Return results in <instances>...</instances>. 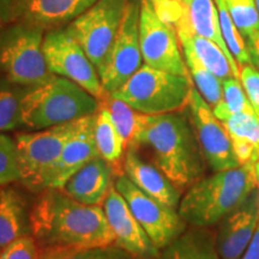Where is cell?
Here are the masks:
<instances>
[{
  "label": "cell",
  "instance_id": "cell-1",
  "mask_svg": "<svg viewBox=\"0 0 259 259\" xmlns=\"http://www.w3.org/2000/svg\"><path fill=\"white\" fill-rule=\"evenodd\" d=\"M29 212V229L44 247H101L115 244L101 205H88L63 190L40 192Z\"/></svg>",
  "mask_w": 259,
  "mask_h": 259
},
{
  "label": "cell",
  "instance_id": "cell-2",
  "mask_svg": "<svg viewBox=\"0 0 259 259\" xmlns=\"http://www.w3.org/2000/svg\"><path fill=\"white\" fill-rule=\"evenodd\" d=\"M148 147L155 166L179 190L197 183L204 173V157L191 121L173 112L142 115L127 147Z\"/></svg>",
  "mask_w": 259,
  "mask_h": 259
},
{
  "label": "cell",
  "instance_id": "cell-3",
  "mask_svg": "<svg viewBox=\"0 0 259 259\" xmlns=\"http://www.w3.org/2000/svg\"><path fill=\"white\" fill-rule=\"evenodd\" d=\"M255 187L254 164L215 171L190 186L178 212L192 227L209 228L221 222Z\"/></svg>",
  "mask_w": 259,
  "mask_h": 259
},
{
  "label": "cell",
  "instance_id": "cell-4",
  "mask_svg": "<svg viewBox=\"0 0 259 259\" xmlns=\"http://www.w3.org/2000/svg\"><path fill=\"white\" fill-rule=\"evenodd\" d=\"M100 101L82 87L53 74L47 82L25 90L22 121L32 130H45L96 114Z\"/></svg>",
  "mask_w": 259,
  "mask_h": 259
},
{
  "label": "cell",
  "instance_id": "cell-5",
  "mask_svg": "<svg viewBox=\"0 0 259 259\" xmlns=\"http://www.w3.org/2000/svg\"><path fill=\"white\" fill-rule=\"evenodd\" d=\"M193 89L191 77L142 67L112 95L147 115L179 112L189 105Z\"/></svg>",
  "mask_w": 259,
  "mask_h": 259
},
{
  "label": "cell",
  "instance_id": "cell-6",
  "mask_svg": "<svg viewBox=\"0 0 259 259\" xmlns=\"http://www.w3.org/2000/svg\"><path fill=\"white\" fill-rule=\"evenodd\" d=\"M44 30L25 23L8 28L0 34V69L11 83L31 88L53 76L42 50Z\"/></svg>",
  "mask_w": 259,
  "mask_h": 259
},
{
  "label": "cell",
  "instance_id": "cell-7",
  "mask_svg": "<svg viewBox=\"0 0 259 259\" xmlns=\"http://www.w3.org/2000/svg\"><path fill=\"white\" fill-rule=\"evenodd\" d=\"M83 118L31 134L16 136L21 181L32 192H40L45 174L56 163L67 141L76 134Z\"/></svg>",
  "mask_w": 259,
  "mask_h": 259
},
{
  "label": "cell",
  "instance_id": "cell-8",
  "mask_svg": "<svg viewBox=\"0 0 259 259\" xmlns=\"http://www.w3.org/2000/svg\"><path fill=\"white\" fill-rule=\"evenodd\" d=\"M128 0H97L92 8L67 27L95 65L97 72L105 66L124 18Z\"/></svg>",
  "mask_w": 259,
  "mask_h": 259
},
{
  "label": "cell",
  "instance_id": "cell-9",
  "mask_svg": "<svg viewBox=\"0 0 259 259\" xmlns=\"http://www.w3.org/2000/svg\"><path fill=\"white\" fill-rule=\"evenodd\" d=\"M42 50L53 74L77 83L99 101L109 94L103 89L95 65L67 29L52 30L45 35Z\"/></svg>",
  "mask_w": 259,
  "mask_h": 259
},
{
  "label": "cell",
  "instance_id": "cell-10",
  "mask_svg": "<svg viewBox=\"0 0 259 259\" xmlns=\"http://www.w3.org/2000/svg\"><path fill=\"white\" fill-rule=\"evenodd\" d=\"M114 186L124 197L136 220L143 227L158 250H163L181 233L185 232L186 222L177 209L162 204L144 193L125 174L116 178Z\"/></svg>",
  "mask_w": 259,
  "mask_h": 259
},
{
  "label": "cell",
  "instance_id": "cell-11",
  "mask_svg": "<svg viewBox=\"0 0 259 259\" xmlns=\"http://www.w3.org/2000/svg\"><path fill=\"white\" fill-rule=\"evenodd\" d=\"M139 42L145 65L190 77L185 59L181 56L176 28L158 17L151 0H141Z\"/></svg>",
  "mask_w": 259,
  "mask_h": 259
},
{
  "label": "cell",
  "instance_id": "cell-12",
  "mask_svg": "<svg viewBox=\"0 0 259 259\" xmlns=\"http://www.w3.org/2000/svg\"><path fill=\"white\" fill-rule=\"evenodd\" d=\"M139 16L141 0H128L111 53L99 72L107 93L112 94L121 88L143 65L139 42Z\"/></svg>",
  "mask_w": 259,
  "mask_h": 259
},
{
  "label": "cell",
  "instance_id": "cell-13",
  "mask_svg": "<svg viewBox=\"0 0 259 259\" xmlns=\"http://www.w3.org/2000/svg\"><path fill=\"white\" fill-rule=\"evenodd\" d=\"M190 121L206 163L213 171L239 167L228 132L221 120L213 114L198 90L193 87L189 105Z\"/></svg>",
  "mask_w": 259,
  "mask_h": 259
},
{
  "label": "cell",
  "instance_id": "cell-14",
  "mask_svg": "<svg viewBox=\"0 0 259 259\" xmlns=\"http://www.w3.org/2000/svg\"><path fill=\"white\" fill-rule=\"evenodd\" d=\"M102 208L115 235V246L122 248L135 259H156L160 250L153 244L143 227L139 225L130 210L124 197L118 192L114 184L103 200Z\"/></svg>",
  "mask_w": 259,
  "mask_h": 259
},
{
  "label": "cell",
  "instance_id": "cell-15",
  "mask_svg": "<svg viewBox=\"0 0 259 259\" xmlns=\"http://www.w3.org/2000/svg\"><path fill=\"white\" fill-rule=\"evenodd\" d=\"M100 157L95 141V114L84 116L77 132L61 151L56 163L45 174L40 192L61 190L67 180L94 158Z\"/></svg>",
  "mask_w": 259,
  "mask_h": 259
},
{
  "label": "cell",
  "instance_id": "cell-16",
  "mask_svg": "<svg viewBox=\"0 0 259 259\" xmlns=\"http://www.w3.org/2000/svg\"><path fill=\"white\" fill-rule=\"evenodd\" d=\"M259 222V189L248 194L220 222L216 245L221 259H241Z\"/></svg>",
  "mask_w": 259,
  "mask_h": 259
},
{
  "label": "cell",
  "instance_id": "cell-17",
  "mask_svg": "<svg viewBox=\"0 0 259 259\" xmlns=\"http://www.w3.org/2000/svg\"><path fill=\"white\" fill-rule=\"evenodd\" d=\"M124 174L144 193L170 208H179L181 190L174 185L163 171L139 156L137 148L127 147L124 160Z\"/></svg>",
  "mask_w": 259,
  "mask_h": 259
},
{
  "label": "cell",
  "instance_id": "cell-18",
  "mask_svg": "<svg viewBox=\"0 0 259 259\" xmlns=\"http://www.w3.org/2000/svg\"><path fill=\"white\" fill-rule=\"evenodd\" d=\"M112 164L101 156L96 157L74 173L61 190L80 203L100 205L112 186Z\"/></svg>",
  "mask_w": 259,
  "mask_h": 259
},
{
  "label": "cell",
  "instance_id": "cell-19",
  "mask_svg": "<svg viewBox=\"0 0 259 259\" xmlns=\"http://www.w3.org/2000/svg\"><path fill=\"white\" fill-rule=\"evenodd\" d=\"M97 0H22L25 23L42 29L56 28L73 21Z\"/></svg>",
  "mask_w": 259,
  "mask_h": 259
},
{
  "label": "cell",
  "instance_id": "cell-20",
  "mask_svg": "<svg viewBox=\"0 0 259 259\" xmlns=\"http://www.w3.org/2000/svg\"><path fill=\"white\" fill-rule=\"evenodd\" d=\"M185 14L187 24L191 30L199 36L215 42L228 58L235 78L240 79L239 65L234 57L232 56L231 51L227 47L225 38H223L221 25H220L219 11L213 4V0H190L185 5Z\"/></svg>",
  "mask_w": 259,
  "mask_h": 259
},
{
  "label": "cell",
  "instance_id": "cell-21",
  "mask_svg": "<svg viewBox=\"0 0 259 259\" xmlns=\"http://www.w3.org/2000/svg\"><path fill=\"white\" fill-rule=\"evenodd\" d=\"M180 45H187L204 66L212 74H215L220 80H226L234 77L232 71L231 63L221 48L215 42L209 38L199 36L196 32L191 30L186 21V14L174 25ZM235 78V77H234Z\"/></svg>",
  "mask_w": 259,
  "mask_h": 259
},
{
  "label": "cell",
  "instance_id": "cell-22",
  "mask_svg": "<svg viewBox=\"0 0 259 259\" xmlns=\"http://www.w3.org/2000/svg\"><path fill=\"white\" fill-rule=\"evenodd\" d=\"M222 122L231 137L239 164L257 163L259 161V119L255 113H239Z\"/></svg>",
  "mask_w": 259,
  "mask_h": 259
},
{
  "label": "cell",
  "instance_id": "cell-23",
  "mask_svg": "<svg viewBox=\"0 0 259 259\" xmlns=\"http://www.w3.org/2000/svg\"><path fill=\"white\" fill-rule=\"evenodd\" d=\"M158 259H221L216 235L208 228L193 227L163 248Z\"/></svg>",
  "mask_w": 259,
  "mask_h": 259
},
{
  "label": "cell",
  "instance_id": "cell-24",
  "mask_svg": "<svg viewBox=\"0 0 259 259\" xmlns=\"http://www.w3.org/2000/svg\"><path fill=\"white\" fill-rule=\"evenodd\" d=\"M25 222V202L21 194L10 187L0 190V247L27 234Z\"/></svg>",
  "mask_w": 259,
  "mask_h": 259
},
{
  "label": "cell",
  "instance_id": "cell-25",
  "mask_svg": "<svg viewBox=\"0 0 259 259\" xmlns=\"http://www.w3.org/2000/svg\"><path fill=\"white\" fill-rule=\"evenodd\" d=\"M95 141L100 156L111 164H116L125 156L127 144L116 128L111 113L101 105L95 114Z\"/></svg>",
  "mask_w": 259,
  "mask_h": 259
},
{
  "label": "cell",
  "instance_id": "cell-26",
  "mask_svg": "<svg viewBox=\"0 0 259 259\" xmlns=\"http://www.w3.org/2000/svg\"><path fill=\"white\" fill-rule=\"evenodd\" d=\"M181 47L184 52V59L189 69L190 76H192L196 89L212 108L222 100V80H220L200 63V60L187 45H181Z\"/></svg>",
  "mask_w": 259,
  "mask_h": 259
},
{
  "label": "cell",
  "instance_id": "cell-27",
  "mask_svg": "<svg viewBox=\"0 0 259 259\" xmlns=\"http://www.w3.org/2000/svg\"><path fill=\"white\" fill-rule=\"evenodd\" d=\"M40 259H135L115 245L101 247H67L51 246L41 250Z\"/></svg>",
  "mask_w": 259,
  "mask_h": 259
},
{
  "label": "cell",
  "instance_id": "cell-28",
  "mask_svg": "<svg viewBox=\"0 0 259 259\" xmlns=\"http://www.w3.org/2000/svg\"><path fill=\"white\" fill-rule=\"evenodd\" d=\"M222 89V100L215 107H212L213 114L219 120L226 121L229 116L239 113H254L253 107L239 79L232 77L223 80Z\"/></svg>",
  "mask_w": 259,
  "mask_h": 259
},
{
  "label": "cell",
  "instance_id": "cell-29",
  "mask_svg": "<svg viewBox=\"0 0 259 259\" xmlns=\"http://www.w3.org/2000/svg\"><path fill=\"white\" fill-rule=\"evenodd\" d=\"M100 105L108 109V112L111 113L116 128L120 132L121 137L125 139L126 144L128 145L135 137L143 114L135 111L131 106L120 99H116L112 94H107L100 101Z\"/></svg>",
  "mask_w": 259,
  "mask_h": 259
},
{
  "label": "cell",
  "instance_id": "cell-30",
  "mask_svg": "<svg viewBox=\"0 0 259 259\" xmlns=\"http://www.w3.org/2000/svg\"><path fill=\"white\" fill-rule=\"evenodd\" d=\"M10 80H0V132L12 131L23 125L22 97L25 92L16 89Z\"/></svg>",
  "mask_w": 259,
  "mask_h": 259
},
{
  "label": "cell",
  "instance_id": "cell-31",
  "mask_svg": "<svg viewBox=\"0 0 259 259\" xmlns=\"http://www.w3.org/2000/svg\"><path fill=\"white\" fill-rule=\"evenodd\" d=\"M215 3L216 6H218L220 25H221V31L227 47L229 48L232 56L234 57L238 65L240 64L244 66V65L250 64V58H248L247 50H246L245 40L242 35L239 34L238 28L233 22V18L229 14L225 0H215Z\"/></svg>",
  "mask_w": 259,
  "mask_h": 259
},
{
  "label": "cell",
  "instance_id": "cell-32",
  "mask_svg": "<svg viewBox=\"0 0 259 259\" xmlns=\"http://www.w3.org/2000/svg\"><path fill=\"white\" fill-rule=\"evenodd\" d=\"M233 22L245 41L259 29V14L254 0H225Z\"/></svg>",
  "mask_w": 259,
  "mask_h": 259
},
{
  "label": "cell",
  "instance_id": "cell-33",
  "mask_svg": "<svg viewBox=\"0 0 259 259\" xmlns=\"http://www.w3.org/2000/svg\"><path fill=\"white\" fill-rule=\"evenodd\" d=\"M21 181L17 145L14 139L0 132V186Z\"/></svg>",
  "mask_w": 259,
  "mask_h": 259
},
{
  "label": "cell",
  "instance_id": "cell-34",
  "mask_svg": "<svg viewBox=\"0 0 259 259\" xmlns=\"http://www.w3.org/2000/svg\"><path fill=\"white\" fill-rule=\"evenodd\" d=\"M36 239L25 234L2 248L0 259H40Z\"/></svg>",
  "mask_w": 259,
  "mask_h": 259
},
{
  "label": "cell",
  "instance_id": "cell-35",
  "mask_svg": "<svg viewBox=\"0 0 259 259\" xmlns=\"http://www.w3.org/2000/svg\"><path fill=\"white\" fill-rule=\"evenodd\" d=\"M240 80L244 90L253 107L255 115H259V71L252 65H244L240 71Z\"/></svg>",
  "mask_w": 259,
  "mask_h": 259
},
{
  "label": "cell",
  "instance_id": "cell-36",
  "mask_svg": "<svg viewBox=\"0 0 259 259\" xmlns=\"http://www.w3.org/2000/svg\"><path fill=\"white\" fill-rule=\"evenodd\" d=\"M245 44L250 58V65L259 71V29L246 40Z\"/></svg>",
  "mask_w": 259,
  "mask_h": 259
},
{
  "label": "cell",
  "instance_id": "cell-37",
  "mask_svg": "<svg viewBox=\"0 0 259 259\" xmlns=\"http://www.w3.org/2000/svg\"><path fill=\"white\" fill-rule=\"evenodd\" d=\"M241 259H259V222Z\"/></svg>",
  "mask_w": 259,
  "mask_h": 259
},
{
  "label": "cell",
  "instance_id": "cell-38",
  "mask_svg": "<svg viewBox=\"0 0 259 259\" xmlns=\"http://www.w3.org/2000/svg\"><path fill=\"white\" fill-rule=\"evenodd\" d=\"M6 14V0H0V24L5 19Z\"/></svg>",
  "mask_w": 259,
  "mask_h": 259
},
{
  "label": "cell",
  "instance_id": "cell-39",
  "mask_svg": "<svg viewBox=\"0 0 259 259\" xmlns=\"http://www.w3.org/2000/svg\"><path fill=\"white\" fill-rule=\"evenodd\" d=\"M254 169H255V177H257V186L259 189V161L254 164Z\"/></svg>",
  "mask_w": 259,
  "mask_h": 259
},
{
  "label": "cell",
  "instance_id": "cell-40",
  "mask_svg": "<svg viewBox=\"0 0 259 259\" xmlns=\"http://www.w3.org/2000/svg\"><path fill=\"white\" fill-rule=\"evenodd\" d=\"M151 2H153V4L155 5V6H157V5H161V4H164V3H167V2H169V0H151Z\"/></svg>",
  "mask_w": 259,
  "mask_h": 259
},
{
  "label": "cell",
  "instance_id": "cell-41",
  "mask_svg": "<svg viewBox=\"0 0 259 259\" xmlns=\"http://www.w3.org/2000/svg\"><path fill=\"white\" fill-rule=\"evenodd\" d=\"M254 4H255V8H257V11L259 14V0H254Z\"/></svg>",
  "mask_w": 259,
  "mask_h": 259
},
{
  "label": "cell",
  "instance_id": "cell-42",
  "mask_svg": "<svg viewBox=\"0 0 259 259\" xmlns=\"http://www.w3.org/2000/svg\"><path fill=\"white\" fill-rule=\"evenodd\" d=\"M0 252H2V247H0Z\"/></svg>",
  "mask_w": 259,
  "mask_h": 259
},
{
  "label": "cell",
  "instance_id": "cell-43",
  "mask_svg": "<svg viewBox=\"0 0 259 259\" xmlns=\"http://www.w3.org/2000/svg\"><path fill=\"white\" fill-rule=\"evenodd\" d=\"M258 119H259V115H258Z\"/></svg>",
  "mask_w": 259,
  "mask_h": 259
}]
</instances>
